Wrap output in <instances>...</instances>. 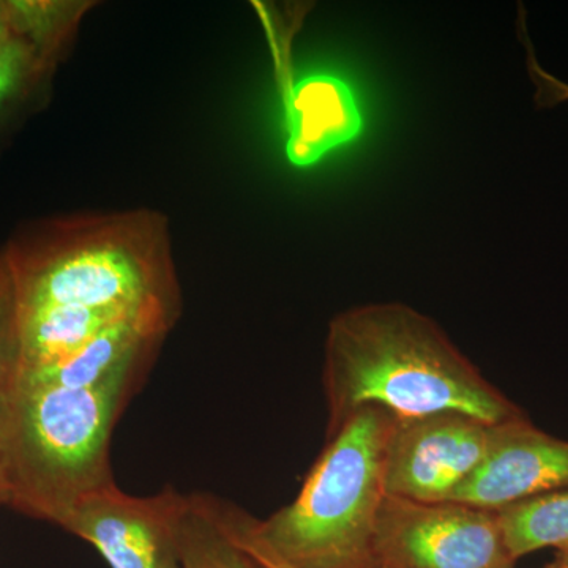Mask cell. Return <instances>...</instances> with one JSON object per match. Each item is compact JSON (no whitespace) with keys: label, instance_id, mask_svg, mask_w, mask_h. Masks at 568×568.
Here are the masks:
<instances>
[{"label":"cell","instance_id":"cell-2","mask_svg":"<svg viewBox=\"0 0 568 568\" xmlns=\"http://www.w3.org/2000/svg\"><path fill=\"white\" fill-rule=\"evenodd\" d=\"M3 250L21 313L52 306L181 312L170 223L162 212L52 216L26 224Z\"/></svg>","mask_w":568,"mask_h":568},{"label":"cell","instance_id":"cell-9","mask_svg":"<svg viewBox=\"0 0 568 568\" xmlns=\"http://www.w3.org/2000/svg\"><path fill=\"white\" fill-rule=\"evenodd\" d=\"M175 321L178 317L164 313L130 317L106 328L67 361L22 373L20 383L91 388L122 377H136Z\"/></svg>","mask_w":568,"mask_h":568},{"label":"cell","instance_id":"cell-16","mask_svg":"<svg viewBox=\"0 0 568 568\" xmlns=\"http://www.w3.org/2000/svg\"><path fill=\"white\" fill-rule=\"evenodd\" d=\"M22 375L21 308L6 250H0V425Z\"/></svg>","mask_w":568,"mask_h":568},{"label":"cell","instance_id":"cell-8","mask_svg":"<svg viewBox=\"0 0 568 568\" xmlns=\"http://www.w3.org/2000/svg\"><path fill=\"white\" fill-rule=\"evenodd\" d=\"M568 489V443L528 418L495 426L487 457L450 503L500 510L521 500Z\"/></svg>","mask_w":568,"mask_h":568},{"label":"cell","instance_id":"cell-14","mask_svg":"<svg viewBox=\"0 0 568 568\" xmlns=\"http://www.w3.org/2000/svg\"><path fill=\"white\" fill-rule=\"evenodd\" d=\"M88 9L85 2L7 0L11 32L28 39L58 63Z\"/></svg>","mask_w":568,"mask_h":568},{"label":"cell","instance_id":"cell-11","mask_svg":"<svg viewBox=\"0 0 568 568\" xmlns=\"http://www.w3.org/2000/svg\"><path fill=\"white\" fill-rule=\"evenodd\" d=\"M298 129L294 140L301 138L317 115L302 163H308L310 144L315 145L316 160L331 149L349 144L364 130V119L358 111L353 91L345 82L332 77H316L305 81L297 93Z\"/></svg>","mask_w":568,"mask_h":568},{"label":"cell","instance_id":"cell-10","mask_svg":"<svg viewBox=\"0 0 568 568\" xmlns=\"http://www.w3.org/2000/svg\"><path fill=\"white\" fill-rule=\"evenodd\" d=\"M145 313L163 312H119V310L52 306V308L21 313L22 373L67 361L106 328Z\"/></svg>","mask_w":568,"mask_h":568},{"label":"cell","instance_id":"cell-3","mask_svg":"<svg viewBox=\"0 0 568 568\" xmlns=\"http://www.w3.org/2000/svg\"><path fill=\"white\" fill-rule=\"evenodd\" d=\"M133 381L20 383L0 425L2 504L62 528L85 496L114 485L112 428Z\"/></svg>","mask_w":568,"mask_h":568},{"label":"cell","instance_id":"cell-4","mask_svg":"<svg viewBox=\"0 0 568 568\" xmlns=\"http://www.w3.org/2000/svg\"><path fill=\"white\" fill-rule=\"evenodd\" d=\"M396 417L364 407L328 437L301 493L257 532L297 568H381L377 523L386 500V458Z\"/></svg>","mask_w":568,"mask_h":568},{"label":"cell","instance_id":"cell-17","mask_svg":"<svg viewBox=\"0 0 568 568\" xmlns=\"http://www.w3.org/2000/svg\"><path fill=\"white\" fill-rule=\"evenodd\" d=\"M215 503L216 517L224 532L237 545L245 555L254 560L261 568H297L293 564L276 555L274 549L265 544L264 538L257 532L256 518L233 504Z\"/></svg>","mask_w":568,"mask_h":568},{"label":"cell","instance_id":"cell-7","mask_svg":"<svg viewBox=\"0 0 568 568\" xmlns=\"http://www.w3.org/2000/svg\"><path fill=\"white\" fill-rule=\"evenodd\" d=\"M186 496L134 497L118 485L85 496L62 529L91 544L111 568H182L178 525Z\"/></svg>","mask_w":568,"mask_h":568},{"label":"cell","instance_id":"cell-6","mask_svg":"<svg viewBox=\"0 0 568 568\" xmlns=\"http://www.w3.org/2000/svg\"><path fill=\"white\" fill-rule=\"evenodd\" d=\"M495 426L458 413L396 418L387 447V496L450 503L487 457Z\"/></svg>","mask_w":568,"mask_h":568},{"label":"cell","instance_id":"cell-12","mask_svg":"<svg viewBox=\"0 0 568 568\" xmlns=\"http://www.w3.org/2000/svg\"><path fill=\"white\" fill-rule=\"evenodd\" d=\"M178 548L182 568H261L224 532L212 497L186 496Z\"/></svg>","mask_w":568,"mask_h":568},{"label":"cell","instance_id":"cell-18","mask_svg":"<svg viewBox=\"0 0 568 568\" xmlns=\"http://www.w3.org/2000/svg\"><path fill=\"white\" fill-rule=\"evenodd\" d=\"M523 24V37H525L526 52H528V71L530 80L536 85V104L538 108H555L556 104L568 102V84L567 82L560 81L555 74L549 73L544 67L538 63L536 54H534V48L530 47L528 40V31H526L525 22Z\"/></svg>","mask_w":568,"mask_h":568},{"label":"cell","instance_id":"cell-13","mask_svg":"<svg viewBox=\"0 0 568 568\" xmlns=\"http://www.w3.org/2000/svg\"><path fill=\"white\" fill-rule=\"evenodd\" d=\"M507 547L515 559L538 549L568 545V489L521 500L497 510Z\"/></svg>","mask_w":568,"mask_h":568},{"label":"cell","instance_id":"cell-1","mask_svg":"<svg viewBox=\"0 0 568 568\" xmlns=\"http://www.w3.org/2000/svg\"><path fill=\"white\" fill-rule=\"evenodd\" d=\"M323 377L327 437L364 407L398 420L440 413L489 425L525 418L432 317L399 302L336 315L325 336Z\"/></svg>","mask_w":568,"mask_h":568},{"label":"cell","instance_id":"cell-19","mask_svg":"<svg viewBox=\"0 0 568 568\" xmlns=\"http://www.w3.org/2000/svg\"><path fill=\"white\" fill-rule=\"evenodd\" d=\"M11 28L7 0H0V44L10 39Z\"/></svg>","mask_w":568,"mask_h":568},{"label":"cell","instance_id":"cell-20","mask_svg":"<svg viewBox=\"0 0 568 568\" xmlns=\"http://www.w3.org/2000/svg\"><path fill=\"white\" fill-rule=\"evenodd\" d=\"M544 568H568V560L559 558V556H556L555 560H552V562H549L548 566H545Z\"/></svg>","mask_w":568,"mask_h":568},{"label":"cell","instance_id":"cell-22","mask_svg":"<svg viewBox=\"0 0 568 568\" xmlns=\"http://www.w3.org/2000/svg\"><path fill=\"white\" fill-rule=\"evenodd\" d=\"M0 504H2V487H0Z\"/></svg>","mask_w":568,"mask_h":568},{"label":"cell","instance_id":"cell-5","mask_svg":"<svg viewBox=\"0 0 568 568\" xmlns=\"http://www.w3.org/2000/svg\"><path fill=\"white\" fill-rule=\"evenodd\" d=\"M381 568H515L495 510L387 496L376 534Z\"/></svg>","mask_w":568,"mask_h":568},{"label":"cell","instance_id":"cell-21","mask_svg":"<svg viewBox=\"0 0 568 568\" xmlns=\"http://www.w3.org/2000/svg\"><path fill=\"white\" fill-rule=\"evenodd\" d=\"M556 556H559V558L568 560V545L567 547L558 549V555Z\"/></svg>","mask_w":568,"mask_h":568},{"label":"cell","instance_id":"cell-15","mask_svg":"<svg viewBox=\"0 0 568 568\" xmlns=\"http://www.w3.org/2000/svg\"><path fill=\"white\" fill-rule=\"evenodd\" d=\"M58 62L31 41L11 32L0 44V122L24 106L50 80Z\"/></svg>","mask_w":568,"mask_h":568}]
</instances>
